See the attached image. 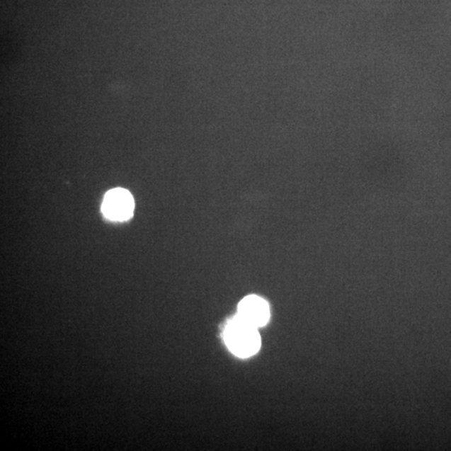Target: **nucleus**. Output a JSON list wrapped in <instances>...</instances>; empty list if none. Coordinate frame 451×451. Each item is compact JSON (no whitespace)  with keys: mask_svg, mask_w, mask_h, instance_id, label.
<instances>
[{"mask_svg":"<svg viewBox=\"0 0 451 451\" xmlns=\"http://www.w3.org/2000/svg\"><path fill=\"white\" fill-rule=\"evenodd\" d=\"M238 316L246 323L258 329L268 324L270 319V309L262 297L250 295L240 302Z\"/></svg>","mask_w":451,"mask_h":451,"instance_id":"nucleus-3","label":"nucleus"},{"mask_svg":"<svg viewBox=\"0 0 451 451\" xmlns=\"http://www.w3.org/2000/svg\"><path fill=\"white\" fill-rule=\"evenodd\" d=\"M134 200L128 190L116 188L107 193L104 199L102 212L110 220L125 221L132 216Z\"/></svg>","mask_w":451,"mask_h":451,"instance_id":"nucleus-2","label":"nucleus"},{"mask_svg":"<svg viewBox=\"0 0 451 451\" xmlns=\"http://www.w3.org/2000/svg\"><path fill=\"white\" fill-rule=\"evenodd\" d=\"M224 341L231 352L240 358L253 356L261 347L258 328L246 323L238 315L227 325Z\"/></svg>","mask_w":451,"mask_h":451,"instance_id":"nucleus-1","label":"nucleus"}]
</instances>
